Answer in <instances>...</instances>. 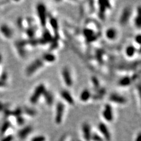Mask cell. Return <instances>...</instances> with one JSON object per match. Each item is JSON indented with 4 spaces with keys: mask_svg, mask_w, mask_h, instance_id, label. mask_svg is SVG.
Listing matches in <instances>:
<instances>
[{
    "mask_svg": "<svg viewBox=\"0 0 141 141\" xmlns=\"http://www.w3.org/2000/svg\"><path fill=\"white\" fill-rule=\"evenodd\" d=\"M37 15L38 16L40 24L41 26L45 27L47 24V8L45 5L42 3H39L37 6Z\"/></svg>",
    "mask_w": 141,
    "mask_h": 141,
    "instance_id": "1",
    "label": "cell"
},
{
    "mask_svg": "<svg viewBox=\"0 0 141 141\" xmlns=\"http://www.w3.org/2000/svg\"><path fill=\"white\" fill-rule=\"evenodd\" d=\"M45 90H46V88H45V87L44 84H41L38 85L35 88L33 94L31 95V96L29 98V102L32 104H36L39 100V98H41V96H42Z\"/></svg>",
    "mask_w": 141,
    "mask_h": 141,
    "instance_id": "2",
    "label": "cell"
},
{
    "mask_svg": "<svg viewBox=\"0 0 141 141\" xmlns=\"http://www.w3.org/2000/svg\"><path fill=\"white\" fill-rule=\"evenodd\" d=\"M44 62L41 59H37L28 65L26 69V74L27 76H30L43 66Z\"/></svg>",
    "mask_w": 141,
    "mask_h": 141,
    "instance_id": "3",
    "label": "cell"
},
{
    "mask_svg": "<svg viewBox=\"0 0 141 141\" xmlns=\"http://www.w3.org/2000/svg\"><path fill=\"white\" fill-rule=\"evenodd\" d=\"M65 110V106L61 102H58L56 105L55 115V122L58 125L61 124L62 121Z\"/></svg>",
    "mask_w": 141,
    "mask_h": 141,
    "instance_id": "4",
    "label": "cell"
},
{
    "mask_svg": "<svg viewBox=\"0 0 141 141\" xmlns=\"http://www.w3.org/2000/svg\"><path fill=\"white\" fill-rule=\"evenodd\" d=\"M98 128L102 135L103 139L104 138L107 141H110L111 139V135L107 125L103 122H100L98 125Z\"/></svg>",
    "mask_w": 141,
    "mask_h": 141,
    "instance_id": "5",
    "label": "cell"
},
{
    "mask_svg": "<svg viewBox=\"0 0 141 141\" xmlns=\"http://www.w3.org/2000/svg\"><path fill=\"white\" fill-rule=\"evenodd\" d=\"M0 33L4 38L8 39L13 37V31L7 24H2L0 26Z\"/></svg>",
    "mask_w": 141,
    "mask_h": 141,
    "instance_id": "6",
    "label": "cell"
},
{
    "mask_svg": "<svg viewBox=\"0 0 141 141\" xmlns=\"http://www.w3.org/2000/svg\"><path fill=\"white\" fill-rule=\"evenodd\" d=\"M62 78L64 79L65 84H66L67 87H70L73 85L72 78L71 76L69 69L67 67H65L62 70Z\"/></svg>",
    "mask_w": 141,
    "mask_h": 141,
    "instance_id": "7",
    "label": "cell"
},
{
    "mask_svg": "<svg viewBox=\"0 0 141 141\" xmlns=\"http://www.w3.org/2000/svg\"><path fill=\"white\" fill-rule=\"evenodd\" d=\"M102 116L105 120L108 122H111L114 119V114L111 105L107 104L105 105L104 109L102 112Z\"/></svg>",
    "mask_w": 141,
    "mask_h": 141,
    "instance_id": "8",
    "label": "cell"
},
{
    "mask_svg": "<svg viewBox=\"0 0 141 141\" xmlns=\"http://www.w3.org/2000/svg\"><path fill=\"white\" fill-rule=\"evenodd\" d=\"M82 131L83 137L86 141H91L92 133L91 132V128L89 123L85 122L82 125Z\"/></svg>",
    "mask_w": 141,
    "mask_h": 141,
    "instance_id": "9",
    "label": "cell"
},
{
    "mask_svg": "<svg viewBox=\"0 0 141 141\" xmlns=\"http://www.w3.org/2000/svg\"><path fill=\"white\" fill-rule=\"evenodd\" d=\"M130 15H131V9H130L129 7H125L123 9L120 17L119 22L122 26H124V25L127 24L130 18Z\"/></svg>",
    "mask_w": 141,
    "mask_h": 141,
    "instance_id": "10",
    "label": "cell"
},
{
    "mask_svg": "<svg viewBox=\"0 0 141 141\" xmlns=\"http://www.w3.org/2000/svg\"><path fill=\"white\" fill-rule=\"evenodd\" d=\"M109 100L110 101H111L112 102H114L116 103V104L120 105L125 104L127 101V99H126L124 97L121 96V95L119 94H115V93H113V94L110 95Z\"/></svg>",
    "mask_w": 141,
    "mask_h": 141,
    "instance_id": "11",
    "label": "cell"
},
{
    "mask_svg": "<svg viewBox=\"0 0 141 141\" xmlns=\"http://www.w3.org/2000/svg\"><path fill=\"white\" fill-rule=\"evenodd\" d=\"M32 128L31 126H26V127L22 128L18 132V137L21 139H24L31 133Z\"/></svg>",
    "mask_w": 141,
    "mask_h": 141,
    "instance_id": "12",
    "label": "cell"
},
{
    "mask_svg": "<svg viewBox=\"0 0 141 141\" xmlns=\"http://www.w3.org/2000/svg\"><path fill=\"white\" fill-rule=\"evenodd\" d=\"M60 95L61 97L65 100L68 104L69 105H74V99L73 98L71 94H70L69 91L67 90H62L60 92Z\"/></svg>",
    "mask_w": 141,
    "mask_h": 141,
    "instance_id": "13",
    "label": "cell"
},
{
    "mask_svg": "<svg viewBox=\"0 0 141 141\" xmlns=\"http://www.w3.org/2000/svg\"><path fill=\"white\" fill-rule=\"evenodd\" d=\"M42 96H43L45 101L48 105L52 106L53 104H54V95H53V94L51 92L45 90V91L44 92L43 95H42Z\"/></svg>",
    "mask_w": 141,
    "mask_h": 141,
    "instance_id": "14",
    "label": "cell"
},
{
    "mask_svg": "<svg viewBox=\"0 0 141 141\" xmlns=\"http://www.w3.org/2000/svg\"><path fill=\"white\" fill-rule=\"evenodd\" d=\"M105 35L108 39H115L117 36V31L114 28H109L106 31Z\"/></svg>",
    "mask_w": 141,
    "mask_h": 141,
    "instance_id": "15",
    "label": "cell"
},
{
    "mask_svg": "<svg viewBox=\"0 0 141 141\" xmlns=\"http://www.w3.org/2000/svg\"><path fill=\"white\" fill-rule=\"evenodd\" d=\"M92 97L91 93L87 89H84L81 92L79 96V99L82 102H87Z\"/></svg>",
    "mask_w": 141,
    "mask_h": 141,
    "instance_id": "16",
    "label": "cell"
},
{
    "mask_svg": "<svg viewBox=\"0 0 141 141\" xmlns=\"http://www.w3.org/2000/svg\"><path fill=\"white\" fill-rule=\"evenodd\" d=\"M132 81V78L128 76H125L122 77L118 81V84L120 87H127L131 84Z\"/></svg>",
    "mask_w": 141,
    "mask_h": 141,
    "instance_id": "17",
    "label": "cell"
},
{
    "mask_svg": "<svg viewBox=\"0 0 141 141\" xmlns=\"http://www.w3.org/2000/svg\"><path fill=\"white\" fill-rule=\"evenodd\" d=\"M43 62H54L56 60V57L55 56V55L51 52H47L45 53L43 55V56L42 57L41 59Z\"/></svg>",
    "mask_w": 141,
    "mask_h": 141,
    "instance_id": "18",
    "label": "cell"
},
{
    "mask_svg": "<svg viewBox=\"0 0 141 141\" xmlns=\"http://www.w3.org/2000/svg\"><path fill=\"white\" fill-rule=\"evenodd\" d=\"M99 3V16L102 19H104L105 18V13L106 10H107V8H106L105 5L102 2V1H99L98 2Z\"/></svg>",
    "mask_w": 141,
    "mask_h": 141,
    "instance_id": "19",
    "label": "cell"
},
{
    "mask_svg": "<svg viewBox=\"0 0 141 141\" xmlns=\"http://www.w3.org/2000/svg\"><path fill=\"white\" fill-rule=\"evenodd\" d=\"M49 24L51 25L52 29L56 32L57 35H58V23L57 19L54 17H51L49 18Z\"/></svg>",
    "mask_w": 141,
    "mask_h": 141,
    "instance_id": "20",
    "label": "cell"
},
{
    "mask_svg": "<svg viewBox=\"0 0 141 141\" xmlns=\"http://www.w3.org/2000/svg\"><path fill=\"white\" fill-rule=\"evenodd\" d=\"M136 49L133 45H129L125 49V54L128 57H132L135 54Z\"/></svg>",
    "mask_w": 141,
    "mask_h": 141,
    "instance_id": "21",
    "label": "cell"
},
{
    "mask_svg": "<svg viewBox=\"0 0 141 141\" xmlns=\"http://www.w3.org/2000/svg\"><path fill=\"white\" fill-rule=\"evenodd\" d=\"M106 90L104 88H99V89H98L97 90L96 94L94 95V99H99L101 98L105 94Z\"/></svg>",
    "mask_w": 141,
    "mask_h": 141,
    "instance_id": "22",
    "label": "cell"
},
{
    "mask_svg": "<svg viewBox=\"0 0 141 141\" xmlns=\"http://www.w3.org/2000/svg\"><path fill=\"white\" fill-rule=\"evenodd\" d=\"M83 34H84V35L86 37L87 39L89 38L90 37L95 35L94 30L90 28H88L84 29V30H83Z\"/></svg>",
    "mask_w": 141,
    "mask_h": 141,
    "instance_id": "23",
    "label": "cell"
},
{
    "mask_svg": "<svg viewBox=\"0 0 141 141\" xmlns=\"http://www.w3.org/2000/svg\"><path fill=\"white\" fill-rule=\"evenodd\" d=\"M26 33L30 39L34 38V37L35 34V29L33 27H29L26 29Z\"/></svg>",
    "mask_w": 141,
    "mask_h": 141,
    "instance_id": "24",
    "label": "cell"
},
{
    "mask_svg": "<svg viewBox=\"0 0 141 141\" xmlns=\"http://www.w3.org/2000/svg\"><path fill=\"white\" fill-rule=\"evenodd\" d=\"M10 127H11V123H10V122L8 121V120L4 122L1 128V132L2 134H5L7 130L9 129Z\"/></svg>",
    "mask_w": 141,
    "mask_h": 141,
    "instance_id": "25",
    "label": "cell"
},
{
    "mask_svg": "<svg viewBox=\"0 0 141 141\" xmlns=\"http://www.w3.org/2000/svg\"><path fill=\"white\" fill-rule=\"evenodd\" d=\"M23 112L27 115L31 116V117H33V116H35L37 114V112L36 110L34 109H32L31 108H28L26 107L24 109H22Z\"/></svg>",
    "mask_w": 141,
    "mask_h": 141,
    "instance_id": "26",
    "label": "cell"
},
{
    "mask_svg": "<svg viewBox=\"0 0 141 141\" xmlns=\"http://www.w3.org/2000/svg\"><path fill=\"white\" fill-rule=\"evenodd\" d=\"M91 81L95 89H99L100 88V82L99 79H98V78L97 77L93 76L91 78Z\"/></svg>",
    "mask_w": 141,
    "mask_h": 141,
    "instance_id": "27",
    "label": "cell"
},
{
    "mask_svg": "<svg viewBox=\"0 0 141 141\" xmlns=\"http://www.w3.org/2000/svg\"><path fill=\"white\" fill-rule=\"evenodd\" d=\"M134 24L135 27L138 28H140L141 21H140V14H138L137 16H136L134 19Z\"/></svg>",
    "mask_w": 141,
    "mask_h": 141,
    "instance_id": "28",
    "label": "cell"
},
{
    "mask_svg": "<svg viewBox=\"0 0 141 141\" xmlns=\"http://www.w3.org/2000/svg\"><path fill=\"white\" fill-rule=\"evenodd\" d=\"M91 140H94V141H103L104 140V139L102 137L98 134L97 133H92V137H91Z\"/></svg>",
    "mask_w": 141,
    "mask_h": 141,
    "instance_id": "29",
    "label": "cell"
},
{
    "mask_svg": "<svg viewBox=\"0 0 141 141\" xmlns=\"http://www.w3.org/2000/svg\"><path fill=\"white\" fill-rule=\"evenodd\" d=\"M46 138L43 135L35 136L33 138H32L31 141H45Z\"/></svg>",
    "mask_w": 141,
    "mask_h": 141,
    "instance_id": "30",
    "label": "cell"
},
{
    "mask_svg": "<svg viewBox=\"0 0 141 141\" xmlns=\"http://www.w3.org/2000/svg\"><path fill=\"white\" fill-rule=\"evenodd\" d=\"M16 118V122L18 125H22L25 122V119L24 118L21 116H19V117H18Z\"/></svg>",
    "mask_w": 141,
    "mask_h": 141,
    "instance_id": "31",
    "label": "cell"
},
{
    "mask_svg": "<svg viewBox=\"0 0 141 141\" xmlns=\"http://www.w3.org/2000/svg\"><path fill=\"white\" fill-rule=\"evenodd\" d=\"M17 26L20 29H21L23 28V26H24V21H23V19L22 18H18L17 19Z\"/></svg>",
    "mask_w": 141,
    "mask_h": 141,
    "instance_id": "32",
    "label": "cell"
},
{
    "mask_svg": "<svg viewBox=\"0 0 141 141\" xmlns=\"http://www.w3.org/2000/svg\"><path fill=\"white\" fill-rule=\"evenodd\" d=\"M13 139H14L13 136L11 135H9L4 137L1 141H12L13 140Z\"/></svg>",
    "mask_w": 141,
    "mask_h": 141,
    "instance_id": "33",
    "label": "cell"
},
{
    "mask_svg": "<svg viewBox=\"0 0 141 141\" xmlns=\"http://www.w3.org/2000/svg\"><path fill=\"white\" fill-rule=\"evenodd\" d=\"M97 38H98V37L97 36V35H93L92 37H90L89 38L87 39V41L88 42H93V41H95V40H96L97 39Z\"/></svg>",
    "mask_w": 141,
    "mask_h": 141,
    "instance_id": "34",
    "label": "cell"
},
{
    "mask_svg": "<svg viewBox=\"0 0 141 141\" xmlns=\"http://www.w3.org/2000/svg\"><path fill=\"white\" fill-rule=\"evenodd\" d=\"M102 51H98L97 52V58L98 59V61L100 62L102 61Z\"/></svg>",
    "mask_w": 141,
    "mask_h": 141,
    "instance_id": "35",
    "label": "cell"
},
{
    "mask_svg": "<svg viewBox=\"0 0 141 141\" xmlns=\"http://www.w3.org/2000/svg\"><path fill=\"white\" fill-rule=\"evenodd\" d=\"M135 41L137 44H140V35L138 34L135 38Z\"/></svg>",
    "mask_w": 141,
    "mask_h": 141,
    "instance_id": "36",
    "label": "cell"
},
{
    "mask_svg": "<svg viewBox=\"0 0 141 141\" xmlns=\"http://www.w3.org/2000/svg\"><path fill=\"white\" fill-rule=\"evenodd\" d=\"M7 85V82L3 81L0 79V88H4V87H6Z\"/></svg>",
    "mask_w": 141,
    "mask_h": 141,
    "instance_id": "37",
    "label": "cell"
},
{
    "mask_svg": "<svg viewBox=\"0 0 141 141\" xmlns=\"http://www.w3.org/2000/svg\"><path fill=\"white\" fill-rule=\"evenodd\" d=\"M135 141H141V134H140V132L138 133V135L137 136V137H136V138H135Z\"/></svg>",
    "mask_w": 141,
    "mask_h": 141,
    "instance_id": "38",
    "label": "cell"
},
{
    "mask_svg": "<svg viewBox=\"0 0 141 141\" xmlns=\"http://www.w3.org/2000/svg\"><path fill=\"white\" fill-rule=\"evenodd\" d=\"M2 62V55L0 53V64H1V63Z\"/></svg>",
    "mask_w": 141,
    "mask_h": 141,
    "instance_id": "39",
    "label": "cell"
}]
</instances>
